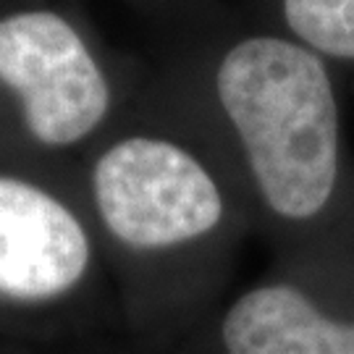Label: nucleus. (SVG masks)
Wrapping results in <instances>:
<instances>
[{
    "label": "nucleus",
    "instance_id": "nucleus-7",
    "mask_svg": "<svg viewBox=\"0 0 354 354\" xmlns=\"http://www.w3.org/2000/svg\"><path fill=\"white\" fill-rule=\"evenodd\" d=\"M0 354H35L29 346H16V349H0Z\"/></svg>",
    "mask_w": 354,
    "mask_h": 354
},
{
    "label": "nucleus",
    "instance_id": "nucleus-3",
    "mask_svg": "<svg viewBox=\"0 0 354 354\" xmlns=\"http://www.w3.org/2000/svg\"><path fill=\"white\" fill-rule=\"evenodd\" d=\"M118 317L84 200L64 168H0V328L24 346Z\"/></svg>",
    "mask_w": 354,
    "mask_h": 354
},
{
    "label": "nucleus",
    "instance_id": "nucleus-2",
    "mask_svg": "<svg viewBox=\"0 0 354 354\" xmlns=\"http://www.w3.org/2000/svg\"><path fill=\"white\" fill-rule=\"evenodd\" d=\"M213 121L252 213L283 260L346 207L344 118L330 66L286 35L239 39L213 74Z\"/></svg>",
    "mask_w": 354,
    "mask_h": 354
},
{
    "label": "nucleus",
    "instance_id": "nucleus-1",
    "mask_svg": "<svg viewBox=\"0 0 354 354\" xmlns=\"http://www.w3.org/2000/svg\"><path fill=\"white\" fill-rule=\"evenodd\" d=\"M124 328L171 352L228 297L252 213L218 134L111 129L76 168Z\"/></svg>",
    "mask_w": 354,
    "mask_h": 354
},
{
    "label": "nucleus",
    "instance_id": "nucleus-5",
    "mask_svg": "<svg viewBox=\"0 0 354 354\" xmlns=\"http://www.w3.org/2000/svg\"><path fill=\"white\" fill-rule=\"evenodd\" d=\"M168 354H354V304L330 299L302 260H283Z\"/></svg>",
    "mask_w": 354,
    "mask_h": 354
},
{
    "label": "nucleus",
    "instance_id": "nucleus-4",
    "mask_svg": "<svg viewBox=\"0 0 354 354\" xmlns=\"http://www.w3.org/2000/svg\"><path fill=\"white\" fill-rule=\"evenodd\" d=\"M0 89L19 163L61 168L111 131L115 92L76 26L48 8L0 19Z\"/></svg>",
    "mask_w": 354,
    "mask_h": 354
},
{
    "label": "nucleus",
    "instance_id": "nucleus-6",
    "mask_svg": "<svg viewBox=\"0 0 354 354\" xmlns=\"http://www.w3.org/2000/svg\"><path fill=\"white\" fill-rule=\"evenodd\" d=\"M286 37L326 64L354 66V0H281Z\"/></svg>",
    "mask_w": 354,
    "mask_h": 354
}]
</instances>
